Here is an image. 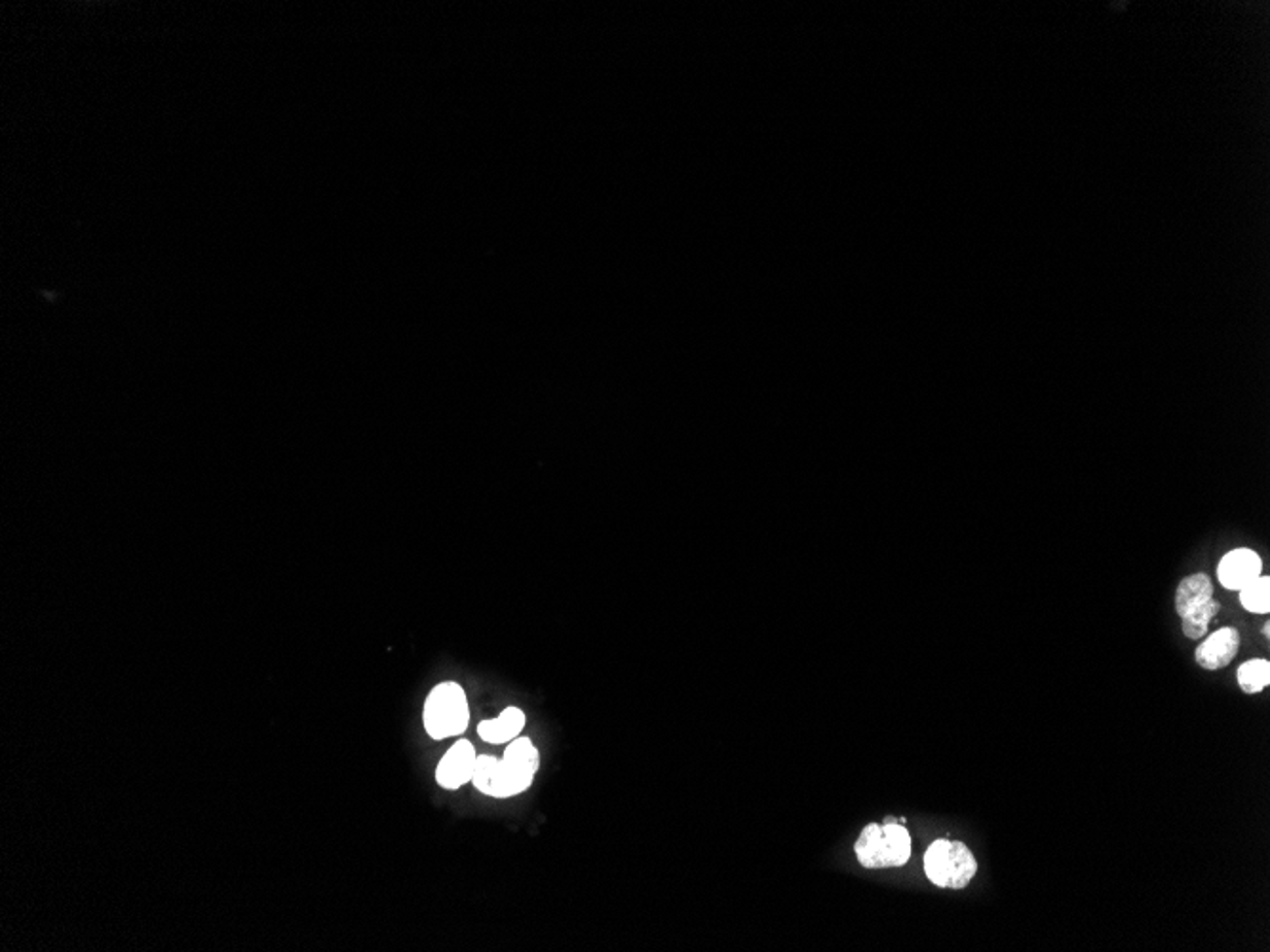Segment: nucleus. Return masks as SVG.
<instances>
[{"label": "nucleus", "instance_id": "obj_1", "mask_svg": "<svg viewBox=\"0 0 1270 952\" xmlns=\"http://www.w3.org/2000/svg\"><path fill=\"white\" fill-rule=\"evenodd\" d=\"M856 859L866 869L902 868L911 857V837L902 823H869L855 844Z\"/></svg>", "mask_w": 1270, "mask_h": 952}, {"label": "nucleus", "instance_id": "obj_2", "mask_svg": "<svg viewBox=\"0 0 1270 952\" xmlns=\"http://www.w3.org/2000/svg\"><path fill=\"white\" fill-rule=\"evenodd\" d=\"M923 865L930 882L943 890H965L977 873L976 857L970 848L947 839L930 844Z\"/></svg>", "mask_w": 1270, "mask_h": 952}, {"label": "nucleus", "instance_id": "obj_3", "mask_svg": "<svg viewBox=\"0 0 1270 952\" xmlns=\"http://www.w3.org/2000/svg\"><path fill=\"white\" fill-rule=\"evenodd\" d=\"M538 767H540V757H538L537 747L529 738L517 736L508 744L504 757L499 760L495 769L488 796L508 798L513 794L524 793L531 787Z\"/></svg>", "mask_w": 1270, "mask_h": 952}, {"label": "nucleus", "instance_id": "obj_4", "mask_svg": "<svg viewBox=\"0 0 1270 952\" xmlns=\"http://www.w3.org/2000/svg\"><path fill=\"white\" fill-rule=\"evenodd\" d=\"M470 724V708L459 683H441L430 692L425 706V728L434 740L461 736Z\"/></svg>", "mask_w": 1270, "mask_h": 952}, {"label": "nucleus", "instance_id": "obj_5", "mask_svg": "<svg viewBox=\"0 0 1270 952\" xmlns=\"http://www.w3.org/2000/svg\"><path fill=\"white\" fill-rule=\"evenodd\" d=\"M476 758V749L472 742L459 740L441 758L436 769V782L443 789H452V791L463 787L465 783L472 782Z\"/></svg>", "mask_w": 1270, "mask_h": 952}, {"label": "nucleus", "instance_id": "obj_6", "mask_svg": "<svg viewBox=\"0 0 1270 952\" xmlns=\"http://www.w3.org/2000/svg\"><path fill=\"white\" fill-rule=\"evenodd\" d=\"M1263 573V559L1258 551L1238 548L1229 551L1217 567V578L1223 587L1240 591Z\"/></svg>", "mask_w": 1270, "mask_h": 952}, {"label": "nucleus", "instance_id": "obj_7", "mask_svg": "<svg viewBox=\"0 0 1270 952\" xmlns=\"http://www.w3.org/2000/svg\"><path fill=\"white\" fill-rule=\"evenodd\" d=\"M1240 648V634L1234 627H1222L1215 634L1209 635L1208 639L1198 645L1195 658L1200 668L1208 670V672H1217L1227 668L1238 654Z\"/></svg>", "mask_w": 1270, "mask_h": 952}, {"label": "nucleus", "instance_id": "obj_8", "mask_svg": "<svg viewBox=\"0 0 1270 952\" xmlns=\"http://www.w3.org/2000/svg\"><path fill=\"white\" fill-rule=\"evenodd\" d=\"M526 713L520 708H506L497 719L481 720L477 736L488 744H510L526 726Z\"/></svg>", "mask_w": 1270, "mask_h": 952}, {"label": "nucleus", "instance_id": "obj_9", "mask_svg": "<svg viewBox=\"0 0 1270 952\" xmlns=\"http://www.w3.org/2000/svg\"><path fill=\"white\" fill-rule=\"evenodd\" d=\"M1213 599V582L1208 574H1191L1183 578L1175 591V611L1183 618L1206 601Z\"/></svg>", "mask_w": 1270, "mask_h": 952}, {"label": "nucleus", "instance_id": "obj_10", "mask_svg": "<svg viewBox=\"0 0 1270 952\" xmlns=\"http://www.w3.org/2000/svg\"><path fill=\"white\" fill-rule=\"evenodd\" d=\"M1236 677L1242 692L1259 694L1270 684V661L1263 658L1247 659L1246 664L1238 668Z\"/></svg>", "mask_w": 1270, "mask_h": 952}, {"label": "nucleus", "instance_id": "obj_11", "mask_svg": "<svg viewBox=\"0 0 1270 952\" xmlns=\"http://www.w3.org/2000/svg\"><path fill=\"white\" fill-rule=\"evenodd\" d=\"M1219 609H1222L1219 601L1209 599L1204 605H1200L1195 611H1191L1187 616H1183L1181 618V630H1183V635H1185L1187 639L1198 641L1200 637L1208 634L1209 623L1217 616Z\"/></svg>", "mask_w": 1270, "mask_h": 952}, {"label": "nucleus", "instance_id": "obj_12", "mask_svg": "<svg viewBox=\"0 0 1270 952\" xmlns=\"http://www.w3.org/2000/svg\"><path fill=\"white\" fill-rule=\"evenodd\" d=\"M1240 603L1246 611L1254 614H1269L1270 611V580L1269 576H1259L1254 582L1240 589Z\"/></svg>", "mask_w": 1270, "mask_h": 952}, {"label": "nucleus", "instance_id": "obj_13", "mask_svg": "<svg viewBox=\"0 0 1270 952\" xmlns=\"http://www.w3.org/2000/svg\"><path fill=\"white\" fill-rule=\"evenodd\" d=\"M497 764H499V758L497 757L477 755L476 767H474V774H472V782L470 783L476 787L479 793H489V785H491V778L495 774Z\"/></svg>", "mask_w": 1270, "mask_h": 952}, {"label": "nucleus", "instance_id": "obj_14", "mask_svg": "<svg viewBox=\"0 0 1270 952\" xmlns=\"http://www.w3.org/2000/svg\"><path fill=\"white\" fill-rule=\"evenodd\" d=\"M1263 634H1265V637H1269V635H1270V625H1269V623H1265V627H1263Z\"/></svg>", "mask_w": 1270, "mask_h": 952}]
</instances>
